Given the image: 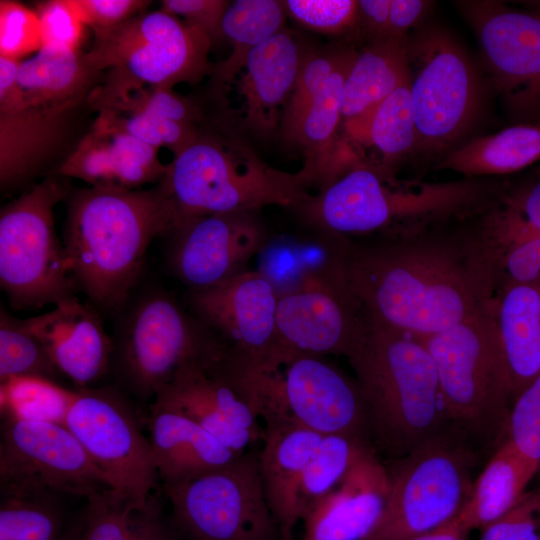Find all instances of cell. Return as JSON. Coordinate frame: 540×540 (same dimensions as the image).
Listing matches in <instances>:
<instances>
[{
	"label": "cell",
	"instance_id": "1",
	"mask_svg": "<svg viewBox=\"0 0 540 540\" xmlns=\"http://www.w3.org/2000/svg\"><path fill=\"white\" fill-rule=\"evenodd\" d=\"M385 232L372 243L337 237L338 271L368 317L417 337L496 309L502 255L481 218Z\"/></svg>",
	"mask_w": 540,
	"mask_h": 540
},
{
	"label": "cell",
	"instance_id": "2",
	"mask_svg": "<svg viewBox=\"0 0 540 540\" xmlns=\"http://www.w3.org/2000/svg\"><path fill=\"white\" fill-rule=\"evenodd\" d=\"M178 222L159 183L134 190L89 187L70 196L63 244L72 276L95 308L122 310L151 242Z\"/></svg>",
	"mask_w": 540,
	"mask_h": 540
},
{
	"label": "cell",
	"instance_id": "3",
	"mask_svg": "<svg viewBox=\"0 0 540 540\" xmlns=\"http://www.w3.org/2000/svg\"><path fill=\"white\" fill-rule=\"evenodd\" d=\"M346 358L365 399L370 445L383 461L452 429L434 360L417 337L368 317Z\"/></svg>",
	"mask_w": 540,
	"mask_h": 540
},
{
	"label": "cell",
	"instance_id": "4",
	"mask_svg": "<svg viewBox=\"0 0 540 540\" xmlns=\"http://www.w3.org/2000/svg\"><path fill=\"white\" fill-rule=\"evenodd\" d=\"M504 191L483 178L401 181L357 164L313 197L308 217L327 235L387 232L473 218L496 206Z\"/></svg>",
	"mask_w": 540,
	"mask_h": 540
},
{
	"label": "cell",
	"instance_id": "5",
	"mask_svg": "<svg viewBox=\"0 0 540 540\" xmlns=\"http://www.w3.org/2000/svg\"><path fill=\"white\" fill-rule=\"evenodd\" d=\"M496 309L417 337L431 354L451 428L474 445L499 447L514 402Z\"/></svg>",
	"mask_w": 540,
	"mask_h": 540
},
{
	"label": "cell",
	"instance_id": "6",
	"mask_svg": "<svg viewBox=\"0 0 540 540\" xmlns=\"http://www.w3.org/2000/svg\"><path fill=\"white\" fill-rule=\"evenodd\" d=\"M159 184L176 210L178 226L205 215L254 212L267 205L299 210L311 197L299 173L269 166L227 135L199 133L174 155Z\"/></svg>",
	"mask_w": 540,
	"mask_h": 540
},
{
	"label": "cell",
	"instance_id": "7",
	"mask_svg": "<svg viewBox=\"0 0 540 540\" xmlns=\"http://www.w3.org/2000/svg\"><path fill=\"white\" fill-rule=\"evenodd\" d=\"M211 46L205 33L179 18L162 10L144 11L95 38L85 52L93 70H108L90 96L101 111L145 85L172 89L178 83L197 82L211 75Z\"/></svg>",
	"mask_w": 540,
	"mask_h": 540
},
{
	"label": "cell",
	"instance_id": "8",
	"mask_svg": "<svg viewBox=\"0 0 540 540\" xmlns=\"http://www.w3.org/2000/svg\"><path fill=\"white\" fill-rule=\"evenodd\" d=\"M113 339L110 371L130 397H156L182 366L210 359L220 342L164 289L150 288L122 313Z\"/></svg>",
	"mask_w": 540,
	"mask_h": 540
},
{
	"label": "cell",
	"instance_id": "9",
	"mask_svg": "<svg viewBox=\"0 0 540 540\" xmlns=\"http://www.w3.org/2000/svg\"><path fill=\"white\" fill-rule=\"evenodd\" d=\"M475 462L474 447L453 429L384 461L387 502L365 540H405L456 518L471 495Z\"/></svg>",
	"mask_w": 540,
	"mask_h": 540
},
{
	"label": "cell",
	"instance_id": "10",
	"mask_svg": "<svg viewBox=\"0 0 540 540\" xmlns=\"http://www.w3.org/2000/svg\"><path fill=\"white\" fill-rule=\"evenodd\" d=\"M407 53L416 155L440 159L475 124L482 104L481 82L466 52L443 28L414 30L408 35Z\"/></svg>",
	"mask_w": 540,
	"mask_h": 540
},
{
	"label": "cell",
	"instance_id": "11",
	"mask_svg": "<svg viewBox=\"0 0 540 540\" xmlns=\"http://www.w3.org/2000/svg\"><path fill=\"white\" fill-rule=\"evenodd\" d=\"M65 196V187L47 178L1 210L0 284L14 310L54 306L74 295L76 282L54 219Z\"/></svg>",
	"mask_w": 540,
	"mask_h": 540
},
{
	"label": "cell",
	"instance_id": "12",
	"mask_svg": "<svg viewBox=\"0 0 540 540\" xmlns=\"http://www.w3.org/2000/svg\"><path fill=\"white\" fill-rule=\"evenodd\" d=\"M163 491L177 538L282 540L254 453L245 452L225 467Z\"/></svg>",
	"mask_w": 540,
	"mask_h": 540
},
{
	"label": "cell",
	"instance_id": "13",
	"mask_svg": "<svg viewBox=\"0 0 540 540\" xmlns=\"http://www.w3.org/2000/svg\"><path fill=\"white\" fill-rule=\"evenodd\" d=\"M130 399L114 386L68 391L61 422L111 489L145 503L154 493L159 476L149 438Z\"/></svg>",
	"mask_w": 540,
	"mask_h": 540
},
{
	"label": "cell",
	"instance_id": "14",
	"mask_svg": "<svg viewBox=\"0 0 540 540\" xmlns=\"http://www.w3.org/2000/svg\"><path fill=\"white\" fill-rule=\"evenodd\" d=\"M278 292L260 270H244L190 291L192 315L218 338V363L230 377L254 381L280 371L275 347Z\"/></svg>",
	"mask_w": 540,
	"mask_h": 540
},
{
	"label": "cell",
	"instance_id": "15",
	"mask_svg": "<svg viewBox=\"0 0 540 540\" xmlns=\"http://www.w3.org/2000/svg\"><path fill=\"white\" fill-rule=\"evenodd\" d=\"M368 316L346 287L334 260L278 294L275 347L283 367L298 355L347 357Z\"/></svg>",
	"mask_w": 540,
	"mask_h": 540
},
{
	"label": "cell",
	"instance_id": "16",
	"mask_svg": "<svg viewBox=\"0 0 540 540\" xmlns=\"http://www.w3.org/2000/svg\"><path fill=\"white\" fill-rule=\"evenodd\" d=\"M1 423L0 485L89 496L110 488L103 474L62 423L19 414L7 405Z\"/></svg>",
	"mask_w": 540,
	"mask_h": 540
},
{
	"label": "cell",
	"instance_id": "17",
	"mask_svg": "<svg viewBox=\"0 0 540 540\" xmlns=\"http://www.w3.org/2000/svg\"><path fill=\"white\" fill-rule=\"evenodd\" d=\"M252 212L205 215L181 223L171 234L168 263L190 291L218 285L244 271L266 245V233Z\"/></svg>",
	"mask_w": 540,
	"mask_h": 540
},
{
	"label": "cell",
	"instance_id": "18",
	"mask_svg": "<svg viewBox=\"0 0 540 540\" xmlns=\"http://www.w3.org/2000/svg\"><path fill=\"white\" fill-rule=\"evenodd\" d=\"M496 86L518 104L540 95V11L510 8L496 1H459Z\"/></svg>",
	"mask_w": 540,
	"mask_h": 540
},
{
	"label": "cell",
	"instance_id": "19",
	"mask_svg": "<svg viewBox=\"0 0 540 540\" xmlns=\"http://www.w3.org/2000/svg\"><path fill=\"white\" fill-rule=\"evenodd\" d=\"M283 367V401L296 422L320 435L370 444L365 399L356 378L321 355H298Z\"/></svg>",
	"mask_w": 540,
	"mask_h": 540
},
{
	"label": "cell",
	"instance_id": "20",
	"mask_svg": "<svg viewBox=\"0 0 540 540\" xmlns=\"http://www.w3.org/2000/svg\"><path fill=\"white\" fill-rule=\"evenodd\" d=\"M293 33L283 29L253 49L233 81L219 92L233 91L225 109L231 128L268 138L282 124L299 68L305 56Z\"/></svg>",
	"mask_w": 540,
	"mask_h": 540
},
{
	"label": "cell",
	"instance_id": "21",
	"mask_svg": "<svg viewBox=\"0 0 540 540\" xmlns=\"http://www.w3.org/2000/svg\"><path fill=\"white\" fill-rule=\"evenodd\" d=\"M151 404L189 418L236 454L264 435L251 404L203 361L179 368Z\"/></svg>",
	"mask_w": 540,
	"mask_h": 540
},
{
	"label": "cell",
	"instance_id": "22",
	"mask_svg": "<svg viewBox=\"0 0 540 540\" xmlns=\"http://www.w3.org/2000/svg\"><path fill=\"white\" fill-rule=\"evenodd\" d=\"M388 489L385 463L370 447L330 492L303 510L300 540H365L384 512Z\"/></svg>",
	"mask_w": 540,
	"mask_h": 540
},
{
	"label": "cell",
	"instance_id": "23",
	"mask_svg": "<svg viewBox=\"0 0 540 540\" xmlns=\"http://www.w3.org/2000/svg\"><path fill=\"white\" fill-rule=\"evenodd\" d=\"M62 375L90 387L110 371L113 339L94 306L75 295L40 315L23 319Z\"/></svg>",
	"mask_w": 540,
	"mask_h": 540
},
{
	"label": "cell",
	"instance_id": "24",
	"mask_svg": "<svg viewBox=\"0 0 540 540\" xmlns=\"http://www.w3.org/2000/svg\"><path fill=\"white\" fill-rule=\"evenodd\" d=\"M259 473L268 505L278 523L281 539L294 540L301 519L300 487L305 468L323 435L282 414L264 420Z\"/></svg>",
	"mask_w": 540,
	"mask_h": 540
},
{
	"label": "cell",
	"instance_id": "25",
	"mask_svg": "<svg viewBox=\"0 0 540 540\" xmlns=\"http://www.w3.org/2000/svg\"><path fill=\"white\" fill-rule=\"evenodd\" d=\"M147 423L162 487L194 480L225 467L241 455L177 412L150 404Z\"/></svg>",
	"mask_w": 540,
	"mask_h": 540
},
{
	"label": "cell",
	"instance_id": "26",
	"mask_svg": "<svg viewBox=\"0 0 540 540\" xmlns=\"http://www.w3.org/2000/svg\"><path fill=\"white\" fill-rule=\"evenodd\" d=\"M62 540H177L155 492L145 503L108 488L88 498Z\"/></svg>",
	"mask_w": 540,
	"mask_h": 540
},
{
	"label": "cell",
	"instance_id": "27",
	"mask_svg": "<svg viewBox=\"0 0 540 540\" xmlns=\"http://www.w3.org/2000/svg\"><path fill=\"white\" fill-rule=\"evenodd\" d=\"M71 110L24 106L0 113V185L3 191L27 181L57 148Z\"/></svg>",
	"mask_w": 540,
	"mask_h": 540
},
{
	"label": "cell",
	"instance_id": "28",
	"mask_svg": "<svg viewBox=\"0 0 540 540\" xmlns=\"http://www.w3.org/2000/svg\"><path fill=\"white\" fill-rule=\"evenodd\" d=\"M97 72L81 50L42 47L22 60L18 81L26 105L49 110H72L92 93Z\"/></svg>",
	"mask_w": 540,
	"mask_h": 540
},
{
	"label": "cell",
	"instance_id": "29",
	"mask_svg": "<svg viewBox=\"0 0 540 540\" xmlns=\"http://www.w3.org/2000/svg\"><path fill=\"white\" fill-rule=\"evenodd\" d=\"M496 318L515 400L540 373V283L502 286Z\"/></svg>",
	"mask_w": 540,
	"mask_h": 540
},
{
	"label": "cell",
	"instance_id": "30",
	"mask_svg": "<svg viewBox=\"0 0 540 540\" xmlns=\"http://www.w3.org/2000/svg\"><path fill=\"white\" fill-rule=\"evenodd\" d=\"M346 137L356 147H367L378 157L373 167L393 174V167L417 154V132L409 78L360 117L343 124Z\"/></svg>",
	"mask_w": 540,
	"mask_h": 540
},
{
	"label": "cell",
	"instance_id": "31",
	"mask_svg": "<svg viewBox=\"0 0 540 540\" xmlns=\"http://www.w3.org/2000/svg\"><path fill=\"white\" fill-rule=\"evenodd\" d=\"M540 467L505 440L474 481L458 515L469 530L483 529L515 507Z\"/></svg>",
	"mask_w": 540,
	"mask_h": 540
},
{
	"label": "cell",
	"instance_id": "32",
	"mask_svg": "<svg viewBox=\"0 0 540 540\" xmlns=\"http://www.w3.org/2000/svg\"><path fill=\"white\" fill-rule=\"evenodd\" d=\"M408 35L370 42L358 52L342 88L344 123L365 114L409 78Z\"/></svg>",
	"mask_w": 540,
	"mask_h": 540
},
{
	"label": "cell",
	"instance_id": "33",
	"mask_svg": "<svg viewBox=\"0 0 540 540\" xmlns=\"http://www.w3.org/2000/svg\"><path fill=\"white\" fill-rule=\"evenodd\" d=\"M540 159V125H516L472 139L442 156L437 169L466 178L505 175Z\"/></svg>",
	"mask_w": 540,
	"mask_h": 540
},
{
	"label": "cell",
	"instance_id": "34",
	"mask_svg": "<svg viewBox=\"0 0 540 540\" xmlns=\"http://www.w3.org/2000/svg\"><path fill=\"white\" fill-rule=\"evenodd\" d=\"M284 1L236 0L230 2L222 21L230 55L213 65L211 76L218 93L228 86L244 66L249 53L284 29Z\"/></svg>",
	"mask_w": 540,
	"mask_h": 540
},
{
	"label": "cell",
	"instance_id": "35",
	"mask_svg": "<svg viewBox=\"0 0 540 540\" xmlns=\"http://www.w3.org/2000/svg\"><path fill=\"white\" fill-rule=\"evenodd\" d=\"M0 486V540L63 539L60 494L27 486Z\"/></svg>",
	"mask_w": 540,
	"mask_h": 540
},
{
	"label": "cell",
	"instance_id": "36",
	"mask_svg": "<svg viewBox=\"0 0 540 540\" xmlns=\"http://www.w3.org/2000/svg\"><path fill=\"white\" fill-rule=\"evenodd\" d=\"M62 375L38 338L21 319L0 311V380L40 379L56 383Z\"/></svg>",
	"mask_w": 540,
	"mask_h": 540
},
{
	"label": "cell",
	"instance_id": "37",
	"mask_svg": "<svg viewBox=\"0 0 540 540\" xmlns=\"http://www.w3.org/2000/svg\"><path fill=\"white\" fill-rule=\"evenodd\" d=\"M370 447L361 439L323 435L303 474L299 493L301 515L309 504L330 492Z\"/></svg>",
	"mask_w": 540,
	"mask_h": 540
},
{
	"label": "cell",
	"instance_id": "38",
	"mask_svg": "<svg viewBox=\"0 0 540 540\" xmlns=\"http://www.w3.org/2000/svg\"><path fill=\"white\" fill-rule=\"evenodd\" d=\"M93 125L108 135L116 164L118 189H140L163 179L167 164L160 161L158 148L108 125L100 118Z\"/></svg>",
	"mask_w": 540,
	"mask_h": 540
},
{
	"label": "cell",
	"instance_id": "39",
	"mask_svg": "<svg viewBox=\"0 0 540 540\" xmlns=\"http://www.w3.org/2000/svg\"><path fill=\"white\" fill-rule=\"evenodd\" d=\"M99 118L108 125L158 149L165 146L172 150L174 155L189 146L199 134L194 125L161 118L143 111L121 113L101 110Z\"/></svg>",
	"mask_w": 540,
	"mask_h": 540
},
{
	"label": "cell",
	"instance_id": "40",
	"mask_svg": "<svg viewBox=\"0 0 540 540\" xmlns=\"http://www.w3.org/2000/svg\"><path fill=\"white\" fill-rule=\"evenodd\" d=\"M356 53L357 51L352 47H334L305 53L285 108L281 132L294 123L309 101L323 89L333 73Z\"/></svg>",
	"mask_w": 540,
	"mask_h": 540
},
{
	"label": "cell",
	"instance_id": "41",
	"mask_svg": "<svg viewBox=\"0 0 540 540\" xmlns=\"http://www.w3.org/2000/svg\"><path fill=\"white\" fill-rule=\"evenodd\" d=\"M41 47V26L36 11L18 1L1 0L0 57L22 61Z\"/></svg>",
	"mask_w": 540,
	"mask_h": 540
},
{
	"label": "cell",
	"instance_id": "42",
	"mask_svg": "<svg viewBox=\"0 0 540 540\" xmlns=\"http://www.w3.org/2000/svg\"><path fill=\"white\" fill-rule=\"evenodd\" d=\"M284 5L287 14L310 30L331 35L357 30L358 1L288 0Z\"/></svg>",
	"mask_w": 540,
	"mask_h": 540
},
{
	"label": "cell",
	"instance_id": "43",
	"mask_svg": "<svg viewBox=\"0 0 540 540\" xmlns=\"http://www.w3.org/2000/svg\"><path fill=\"white\" fill-rule=\"evenodd\" d=\"M506 440L540 467V373L514 400Z\"/></svg>",
	"mask_w": 540,
	"mask_h": 540
},
{
	"label": "cell",
	"instance_id": "44",
	"mask_svg": "<svg viewBox=\"0 0 540 540\" xmlns=\"http://www.w3.org/2000/svg\"><path fill=\"white\" fill-rule=\"evenodd\" d=\"M35 11L41 26L42 47L81 50L87 26L71 0L44 1Z\"/></svg>",
	"mask_w": 540,
	"mask_h": 540
},
{
	"label": "cell",
	"instance_id": "45",
	"mask_svg": "<svg viewBox=\"0 0 540 540\" xmlns=\"http://www.w3.org/2000/svg\"><path fill=\"white\" fill-rule=\"evenodd\" d=\"M120 112L143 111L161 118L194 125L198 109L170 88H142L116 102L108 109Z\"/></svg>",
	"mask_w": 540,
	"mask_h": 540
},
{
	"label": "cell",
	"instance_id": "46",
	"mask_svg": "<svg viewBox=\"0 0 540 540\" xmlns=\"http://www.w3.org/2000/svg\"><path fill=\"white\" fill-rule=\"evenodd\" d=\"M480 540H540V490L525 494L510 511L481 529Z\"/></svg>",
	"mask_w": 540,
	"mask_h": 540
},
{
	"label": "cell",
	"instance_id": "47",
	"mask_svg": "<svg viewBox=\"0 0 540 540\" xmlns=\"http://www.w3.org/2000/svg\"><path fill=\"white\" fill-rule=\"evenodd\" d=\"M71 2L83 23L93 30L95 38L111 32L146 11L150 3L144 0H71Z\"/></svg>",
	"mask_w": 540,
	"mask_h": 540
},
{
	"label": "cell",
	"instance_id": "48",
	"mask_svg": "<svg viewBox=\"0 0 540 540\" xmlns=\"http://www.w3.org/2000/svg\"><path fill=\"white\" fill-rule=\"evenodd\" d=\"M229 5L226 0H163L160 10L182 17L188 26L205 33L213 44L224 38L222 21Z\"/></svg>",
	"mask_w": 540,
	"mask_h": 540
},
{
	"label": "cell",
	"instance_id": "49",
	"mask_svg": "<svg viewBox=\"0 0 540 540\" xmlns=\"http://www.w3.org/2000/svg\"><path fill=\"white\" fill-rule=\"evenodd\" d=\"M502 284L540 283V233H532L511 245L502 255Z\"/></svg>",
	"mask_w": 540,
	"mask_h": 540
},
{
	"label": "cell",
	"instance_id": "50",
	"mask_svg": "<svg viewBox=\"0 0 540 540\" xmlns=\"http://www.w3.org/2000/svg\"><path fill=\"white\" fill-rule=\"evenodd\" d=\"M502 203L526 226L540 233V179L505 190Z\"/></svg>",
	"mask_w": 540,
	"mask_h": 540
},
{
	"label": "cell",
	"instance_id": "51",
	"mask_svg": "<svg viewBox=\"0 0 540 540\" xmlns=\"http://www.w3.org/2000/svg\"><path fill=\"white\" fill-rule=\"evenodd\" d=\"M431 2L422 0H391L387 37L408 35V31L423 19Z\"/></svg>",
	"mask_w": 540,
	"mask_h": 540
},
{
	"label": "cell",
	"instance_id": "52",
	"mask_svg": "<svg viewBox=\"0 0 540 540\" xmlns=\"http://www.w3.org/2000/svg\"><path fill=\"white\" fill-rule=\"evenodd\" d=\"M391 0L358 1L357 30L363 32L370 42L387 37Z\"/></svg>",
	"mask_w": 540,
	"mask_h": 540
},
{
	"label": "cell",
	"instance_id": "53",
	"mask_svg": "<svg viewBox=\"0 0 540 540\" xmlns=\"http://www.w3.org/2000/svg\"><path fill=\"white\" fill-rule=\"evenodd\" d=\"M20 62L0 57V113L15 111L26 106L18 81Z\"/></svg>",
	"mask_w": 540,
	"mask_h": 540
},
{
	"label": "cell",
	"instance_id": "54",
	"mask_svg": "<svg viewBox=\"0 0 540 540\" xmlns=\"http://www.w3.org/2000/svg\"><path fill=\"white\" fill-rule=\"evenodd\" d=\"M469 532L457 516L439 528L405 540H467Z\"/></svg>",
	"mask_w": 540,
	"mask_h": 540
},
{
	"label": "cell",
	"instance_id": "55",
	"mask_svg": "<svg viewBox=\"0 0 540 540\" xmlns=\"http://www.w3.org/2000/svg\"><path fill=\"white\" fill-rule=\"evenodd\" d=\"M536 102H539V103H540V95H539V97H538V99H537V101H536Z\"/></svg>",
	"mask_w": 540,
	"mask_h": 540
}]
</instances>
